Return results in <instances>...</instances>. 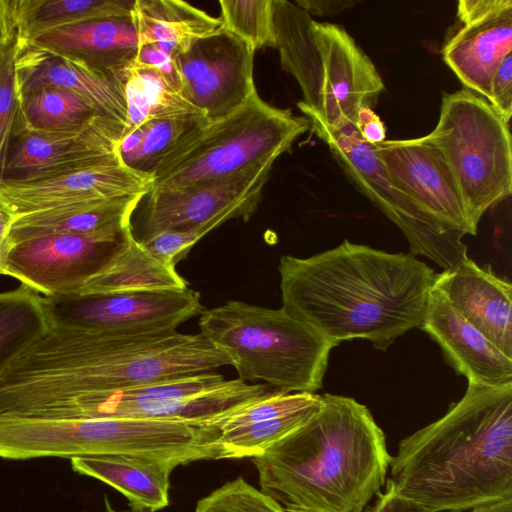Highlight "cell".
<instances>
[{"mask_svg":"<svg viewBox=\"0 0 512 512\" xmlns=\"http://www.w3.org/2000/svg\"><path fill=\"white\" fill-rule=\"evenodd\" d=\"M123 133L122 126L101 115L65 130L21 128L8 151L2 178L38 179L101 162L118 154Z\"/></svg>","mask_w":512,"mask_h":512,"instance_id":"cell-17","label":"cell"},{"mask_svg":"<svg viewBox=\"0 0 512 512\" xmlns=\"http://www.w3.org/2000/svg\"><path fill=\"white\" fill-rule=\"evenodd\" d=\"M458 24L442 48L443 60L465 89L487 99L495 70L512 53V8Z\"/></svg>","mask_w":512,"mask_h":512,"instance_id":"cell-22","label":"cell"},{"mask_svg":"<svg viewBox=\"0 0 512 512\" xmlns=\"http://www.w3.org/2000/svg\"><path fill=\"white\" fill-rule=\"evenodd\" d=\"M366 512H430L421 506L399 496L390 481L386 483L384 492H379L373 506Z\"/></svg>","mask_w":512,"mask_h":512,"instance_id":"cell-40","label":"cell"},{"mask_svg":"<svg viewBox=\"0 0 512 512\" xmlns=\"http://www.w3.org/2000/svg\"><path fill=\"white\" fill-rule=\"evenodd\" d=\"M135 61L158 71L181 92L179 72L172 54L154 44H146L139 46Z\"/></svg>","mask_w":512,"mask_h":512,"instance_id":"cell-38","label":"cell"},{"mask_svg":"<svg viewBox=\"0 0 512 512\" xmlns=\"http://www.w3.org/2000/svg\"><path fill=\"white\" fill-rule=\"evenodd\" d=\"M135 0H19V38L27 43L53 29L106 18H131Z\"/></svg>","mask_w":512,"mask_h":512,"instance_id":"cell-29","label":"cell"},{"mask_svg":"<svg viewBox=\"0 0 512 512\" xmlns=\"http://www.w3.org/2000/svg\"><path fill=\"white\" fill-rule=\"evenodd\" d=\"M72 469L122 493L130 508L156 512L169 503L170 475L179 462L136 454H105L70 459Z\"/></svg>","mask_w":512,"mask_h":512,"instance_id":"cell-24","label":"cell"},{"mask_svg":"<svg viewBox=\"0 0 512 512\" xmlns=\"http://www.w3.org/2000/svg\"><path fill=\"white\" fill-rule=\"evenodd\" d=\"M50 321L43 297L26 285L0 292V369Z\"/></svg>","mask_w":512,"mask_h":512,"instance_id":"cell-32","label":"cell"},{"mask_svg":"<svg viewBox=\"0 0 512 512\" xmlns=\"http://www.w3.org/2000/svg\"><path fill=\"white\" fill-rule=\"evenodd\" d=\"M20 42L17 66L21 96L42 85L62 87L85 99L100 115L125 130L127 104L122 83L115 74L79 58Z\"/></svg>","mask_w":512,"mask_h":512,"instance_id":"cell-21","label":"cell"},{"mask_svg":"<svg viewBox=\"0 0 512 512\" xmlns=\"http://www.w3.org/2000/svg\"><path fill=\"white\" fill-rule=\"evenodd\" d=\"M355 128L361 138L369 144L375 145L385 140V126L371 108L359 110Z\"/></svg>","mask_w":512,"mask_h":512,"instance_id":"cell-41","label":"cell"},{"mask_svg":"<svg viewBox=\"0 0 512 512\" xmlns=\"http://www.w3.org/2000/svg\"><path fill=\"white\" fill-rule=\"evenodd\" d=\"M131 17L139 46L154 44L174 57L222 25L220 18L181 0H135Z\"/></svg>","mask_w":512,"mask_h":512,"instance_id":"cell-27","label":"cell"},{"mask_svg":"<svg viewBox=\"0 0 512 512\" xmlns=\"http://www.w3.org/2000/svg\"><path fill=\"white\" fill-rule=\"evenodd\" d=\"M231 365L203 334L49 325L0 369V415L38 399L113 390Z\"/></svg>","mask_w":512,"mask_h":512,"instance_id":"cell-2","label":"cell"},{"mask_svg":"<svg viewBox=\"0 0 512 512\" xmlns=\"http://www.w3.org/2000/svg\"><path fill=\"white\" fill-rule=\"evenodd\" d=\"M486 100L509 124L512 115V53L508 54L495 70Z\"/></svg>","mask_w":512,"mask_h":512,"instance_id":"cell-37","label":"cell"},{"mask_svg":"<svg viewBox=\"0 0 512 512\" xmlns=\"http://www.w3.org/2000/svg\"><path fill=\"white\" fill-rule=\"evenodd\" d=\"M419 328L439 345L446 361L468 383L499 386L512 382V358L465 320L434 286Z\"/></svg>","mask_w":512,"mask_h":512,"instance_id":"cell-20","label":"cell"},{"mask_svg":"<svg viewBox=\"0 0 512 512\" xmlns=\"http://www.w3.org/2000/svg\"><path fill=\"white\" fill-rule=\"evenodd\" d=\"M467 512H512V499L501 500L494 503L478 506L469 509Z\"/></svg>","mask_w":512,"mask_h":512,"instance_id":"cell-45","label":"cell"},{"mask_svg":"<svg viewBox=\"0 0 512 512\" xmlns=\"http://www.w3.org/2000/svg\"><path fill=\"white\" fill-rule=\"evenodd\" d=\"M19 0H0V44L19 35Z\"/></svg>","mask_w":512,"mask_h":512,"instance_id":"cell-42","label":"cell"},{"mask_svg":"<svg viewBox=\"0 0 512 512\" xmlns=\"http://www.w3.org/2000/svg\"><path fill=\"white\" fill-rule=\"evenodd\" d=\"M42 297L51 323L138 333L177 331L205 310L200 294L190 288Z\"/></svg>","mask_w":512,"mask_h":512,"instance_id":"cell-14","label":"cell"},{"mask_svg":"<svg viewBox=\"0 0 512 512\" xmlns=\"http://www.w3.org/2000/svg\"><path fill=\"white\" fill-rule=\"evenodd\" d=\"M14 220V216L0 204V274L2 275L7 256L13 247L9 241V231Z\"/></svg>","mask_w":512,"mask_h":512,"instance_id":"cell-44","label":"cell"},{"mask_svg":"<svg viewBox=\"0 0 512 512\" xmlns=\"http://www.w3.org/2000/svg\"><path fill=\"white\" fill-rule=\"evenodd\" d=\"M390 180L445 230L475 235L456 183L425 136L373 145Z\"/></svg>","mask_w":512,"mask_h":512,"instance_id":"cell-18","label":"cell"},{"mask_svg":"<svg viewBox=\"0 0 512 512\" xmlns=\"http://www.w3.org/2000/svg\"><path fill=\"white\" fill-rule=\"evenodd\" d=\"M21 113V128L42 131L75 128L100 115L82 97L53 85H42L24 93Z\"/></svg>","mask_w":512,"mask_h":512,"instance_id":"cell-30","label":"cell"},{"mask_svg":"<svg viewBox=\"0 0 512 512\" xmlns=\"http://www.w3.org/2000/svg\"><path fill=\"white\" fill-rule=\"evenodd\" d=\"M106 512H150V511H147V510H136V509H128V510H116L114 509L110 503L108 502V500L106 499Z\"/></svg>","mask_w":512,"mask_h":512,"instance_id":"cell-46","label":"cell"},{"mask_svg":"<svg viewBox=\"0 0 512 512\" xmlns=\"http://www.w3.org/2000/svg\"><path fill=\"white\" fill-rule=\"evenodd\" d=\"M437 288L455 310L500 351L512 358V285L490 265L479 266L469 257L435 274Z\"/></svg>","mask_w":512,"mask_h":512,"instance_id":"cell-19","label":"cell"},{"mask_svg":"<svg viewBox=\"0 0 512 512\" xmlns=\"http://www.w3.org/2000/svg\"><path fill=\"white\" fill-rule=\"evenodd\" d=\"M282 307L332 345L365 339L382 351L420 327L435 272L412 254L344 240L279 262Z\"/></svg>","mask_w":512,"mask_h":512,"instance_id":"cell-1","label":"cell"},{"mask_svg":"<svg viewBox=\"0 0 512 512\" xmlns=\"http://www.w3.org/2000/svg\"><path fill=\"white\" fill-rule=\"evenodd\" d=\"M187 288L188 283L175 268L153 257L131 232L112 259L73 295L181 291Z\"/></svg>","mask_w":512,"mask_h":512,"instance_id":"cell-26","label":"cell"},{"mask_svg":"<svg viewBox=\"0 0 512 512\" xmlns=\"http://www.w3.org/2000/svg\"><path fill=\"white\" fill-rule=\"evenodd\" d=\"M306 118L358 190L402 231L410 254L425 256L443 270L468 257L463 235L441 227L390 180L373 145L361 138L354 125L329 129L312 116Z\"/></svg>","mask_w":512,"mask_h":512,"instance_id":"cell-11","label":"cell"},{"mask_svg":"<svg viewBox=\"0 0 512 512\" xmlns=\"http://www.w3.org/2000/svg\"><path fill=\"white\" fill-rule=\"evenodd\" d=\"M512 8L511 0H461L457 6L458 23H468Z\"/></svg>","mask_w":512,"mask_h":512,"instance_id":"cell-39","label":"cell"},{"mask_svg":"<svg viewBox=\"0 0 512 512\" xmlns=\"http://www.w3.org/2000/svg\"><path fill=\"white\" fill-rule=\"evenodd\" d=\"M425 138L447 165L477 232L483 214L512 192L509 124L486 99L463 88L443 95L438 122Z\"/></svg>","mask_w":512,"mask_h":512,"instance_id":"cell-9","label":"cell"},{"mask_svg":"<svg viewBox=\"0 0 512 512\" xmlns=\"http://www.w3.org/2000/svg\"><path fill=\"white\" fill-rule=\"evenodd\" d=\"M131 225L120 231L49 235L14 245L3 275L45 297L73 295L126 243Z\"/></svg>","mask_w":512,"mask_h":512,"instance_id":"cell-13","label":"cell"},{"mask_svg":"<svg viewBox=\"0 0 512 512\" xmlns=\"http://www.w3.org/2000/svg\"><path fill=\"white\" fill-rule=\"evenodd\" d=\"M206 225L190 230L163 231L139 240L146 250L161 263L175 268L191 248L207 233L215 229Z\"/></svg>","mask_w":512,"mask_h":512,"instance_id":"cell-36","label":"cell"},{"mask_svg":"<svg viewBox=\"0 0 512 512\" xmlns=\"http://www.w3.org/2000/svg\"><path fill=\"white\" fill-rule=\"evenodd\" d=\"M194 512H286L274 499L241 476L197 502Z\"/></svg>","mask_w":512,"mask_h":512,"instance_id":"cell-35","label":"cell"},{"mask_svg":"<svg viewBox=\"0 0 512 512\" xmlns=\"http://www.w3.org/2000/svg\"><path fill=\"white\" fill-rule=\"evenodd\" d=\"M152 178L129 168L120 156L38 179H0V204L14 218L76 203L146 195Z\"/></svg>","mask_w":512,"mask_h":512,"instance_id":"cell-16","label":"cell"},{"mask_svg":"<svg viewBox=\"0 0 512 512\" xmlns=\"http://www.w3.org/2000/svg\"><path fill=\"white\" fill-rule=\"evenodd\" d=\"M389 466L395 492L430 512L512 499V382L468 383L441 418L401 440Z\"/></svg>","mask_w":512,"mask_h":512,"instance_id":"cell-3","label":"cell"},{"mask_svg":"<svg viewBox=\"0 0 512 512\" xmlns=\"http://www.w3.org/2000/svg\"><path fill=\"white\" fill-rule=\"evenodd\" d=\"M19 35L0 44V176L12 141L22 126L18 76Z\"/></svg>","mask_w":512,"mask_h":512,"instance_id":"cell-33","label":"cell"},{"mask_svg":"<svg viewBox=\"0 0 512 512\" xmlns=\"http://www.w3.org/2000/svg\"><path fill=\"white\" fill-rule=\"evenodd\" d=\"M127 104L124 134L146 122L202 114L162 74L136 61L117 74Z\"/></svg>","mask_w":512,"mask_h":512,"instance_id":"cell-28","label":"cell"},{"mask_svg":"<svg viewBox=\"0 0 512 512\" xmlns=\"http://www.w3.org/2000/svg\"><path fill=\"white\" fill-rule=\"evenodd\" d=\"M274 162L267 161L230 176L145 195L143 237L169 230L218 227L227 220L247 221L257 210Z\"/></svg>","mask_w":512,"mask_h":512,"instance_id":"cell-12","label":"cell"},{"mask_svg":"<svg viewBox=\"0 0 512 512\" xmlns=\"http://www.w3.org/2000/svg\"><path fill=\"white\" fill-rule=\"evenodd\" d=\"M26 44L79 58L116 76L135 61L139 48L132 17L92 20L53 29Z\"/></svg>","mask_w":512,"mask_h":512,"instance_id":"cell-23","label":"cell"},{"mask_svg":"<svg viewBox=\"0 0 512 512\" xmlns=\"http://www.w3.org/2000/svg\"><path fill=\"white\" fill-rule=\"evenodd\" d=\"M273 48L302 92L299 109L329 129L354 125L374 107L384 82L369 56L340 26L318 22L288 0H272Z\"/></svg>","mask_w":512,"mask_h":512,"instance_id":"cell-5","label":"cell"},{"mask_svg":"<svg viewBox=\"0 0 512 512\" xmlns=\"http://www.w3.org/2000/svg\"><path fill=\"white\" fill-rule=\"evenodd\" d=\"M219 430L185 422L0 417V458L28 460L136 454L185 465L219 459Z\"/></svg>","mask_w":512,"mask_h":512,"instance_id":"cell-6","label":"cell"},{"mask_svg":"<svg viewBox=\"0 0 512 512\" xmlns=\"http://www.w3.org/2000/svg\"><path fill=\"white\" fill-rule=\"evenodd\" d=\"M322 398L312 418L252 458L260 490L286 512H362L386 482V436L355 399Z\"/></svg>","mask_w":512,"mask_h":512,"instance_id":"cell-4","label":"cell"},{"mask_svg":"<svg viewBox=\"0 0 512 512\" xmlns=\"http://www.w3.org/2000/svg\"><path fill=\"white\" fill-rule=\"evenodd\" d=\"M209 122L202 114L146 122L143 124L144 135L141 144L135 152L122 161L129 168L151 177Z\"/></svg>","mask_w":512,"mask_h":512,"instance_id":"cell-31","label":"cell"},{"mask_svg":"<svg viewBox=\"0 0 512 512\" xmlns=\"http://www.w3.org/2000/svg\"><path fill=\"white\" fill-rule=\"evenodd\" d=\"M294 3L309 15H336L353 7L358 1L351 0H296Z\"/></svg>","mask_w":512,"mask_h":512,"instance_id":"cell-43","label":"cell"},{"mask_svg":"<svg viewBox=\"0 0 512 512\" xmlns=\"http://www.w3.org/2000/svg\"><path fill=\"white\" fill-rule=\"evenodd\" d=\"M310 128L305 116L274 107L255 92L232 113L210 121L151 176L153 188H172L238 173L273 161Z\"/></svg>","mask_w":512,"mask_h":512,"instance_id":"cell-10","label":"cell"},{"mask_svg":"<svg viewBox=\"0 0 512 512\" xmlns=\"http://www.w3.org/2000/svg\"><path fill=\"white\" fill-rule=\"evenodd\" d=\"M222 27L254 51L273 48L272 0H219Z\"/></svg>","mask_w":512,"mask_h":512,"instance_id":"cell-34","label":"cell"},{"mask_svg":"<svg viewBox=\"0 0 512 512\" xmlns=\"http://www.w3.org/2000/svg\"><path fill=\"white\" fill-rule=\"evenodd\" d=\"M199 328L227 355L239 379L262 380L284 393L321 389L335 347L283 307L237 300L205 309Z\"/></svg>","mask_w":512,"mask_h":512,"instance_id":"cell-7","label":"cell"},{"mask_svg":"<svg viewBox=\"0 0 512 512\" xmlns=\"http://www.w3.org/2000/svg\"><path fill=\"white\" fill-rule=\"evenodd\" d=\"M267 384L226 380L214 371L113 390L38 399L4 416L39 419L130 418L214 427L233 411L267 395Z\"/></svg>","mask_w":512,"mask_h":512,"instance_id":"cell-8","label":"cell"},{"mask_svg":"<svg viewBox=\"0 0 512 512\" xmlns=\"http://www.w3.org/2000/svg\"><path fill=\"white\" fill-rule=\"evenodd\" d=\"M144 197L142 194L127 195L23 215L14 220L9 241L14 246L49 235L120 231L131 225V216Z\"/></svg>","mask_w":512,"mask_h":512,"instance_id":"cell-25","label":"cell"},{"mask_svg":"<svg viewBox=\"0 0 512 512\" xmlns=\"http://www.w3.org/2000/svg\"><path fill=\"white\" fill-rule=\"evenodd\" d=\"M254 53L222 25L196 39L175 57L182 95L209 121L232 113L257 92Z\"/></svg>","mask_w":512,"mask_h":512,"instance_id":"cell-15","label":"cell"}]
</instances>
